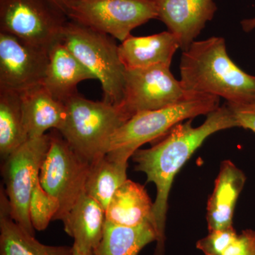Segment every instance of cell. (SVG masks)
Wrapping results in <instances>:
<instances>
[{
    "mask_svg": "<svg viewBox=\"0 0 255 255\" xmlns=\"http://www.w3.org/2000/svg\"><path fill=\"white\" fill-rule=\"evenodd\" d=\"M48 50L0 31V89L22 93L43 85Z\"/></svg>",
    "mask_w": 255,
    "mask_h": 255,
    "instance_id": "8fae6325",
    "label": "cell"
},
{
    "mask_svg": "<svg viewBox=\"0 0 255 255\" xmlns=\"http://www.w3.org/2000/svg\"><path fill=\"white\" fill-rule=\"evenodd\" d=\"M246 181L243 171L231 160L221 163L214 191L207 203L209 232L233 226L235 209Z\"/></svg>",
    "mask_w": 255,
    "mask_h": 255,
    "instance_id": "9a60e30c",
    "label": "cell"
},
{
    "mask_svg": "<svg viewBox=\"0 0 255 255\" xmlns=\"http://www.w3.org/2000/svg\"><path fill=\"white\" fill-rule=\"evenodd\" d=\"M20 94L28 138L43 136L48 130L61 129L66 118V107L46 87L41 85Z\"/></svg>",
    "mask_w": 255,
    "mask_h": 255,
    "instance_id": "2e32d148",
    "label": "cell"
},
{
    "mask_svg": "<svg viewBox=\"0 0 255 255\" xmlns=\"http://www.w3.org/2000/svg\"><path fill=\"white\" fill-rule=\"evenodd\" d=\"M66 118L59 130L78 155L92 163L105 155L110 137L128 118L120 107L76 94L65 102Z\"/></svg>",
    "mask_w": 255,
    "mask_h": 255,
    "instance_id": "277c9868",
    "label": "cell"
},
{
    "mask_svg": "<svg viewBox=\"0 0 255 255\" xmlns=\"http://www.w3.org/2000/svg\"><path fill=\"white\" fill-rule=\"evenodd\" d=\"M62 221L65 233L74 239L73 246L93 252L103 236L105 210L85 191Z\"/></svg>",
    "mask_w": 255,
    "mask_h": 255,
    "instance_id": "e0dca14e",
    "label": "cell"
},
{
    "mask_svg": "<svg viewBox=\"0 0 255 255\" xmlns=\"http://www.w3.org/2000/svg\"><path fill=\"white\" fill-rule=\"evenodd\" d=\"M128 162L116 160L106 154L90 165L85 191L98 201L105 211L116 191L128 179Z\"/></svg>",
    "mask_w": 255,
    "mask_h": 255,
    "instance_id": "44dd1931",
    "label": "cell"
},
{
    "mask_svg": "<svg viewBox=\"0 0 255 255\" xmlns=\"http://www.w3.org/2000/svg\"><path fill=\"white\" fill-rule=\"evenodd\" d=\"M180 48L176 36L169 31L147 36H129L119 46L121 60L127 70L163 65L170 67Z\"/></svg>",
    "mask_w": 255,
    "mask_h": 255,
    "instance_id": "5bb4252c",
    "label": "cell"
},
{
    "mask_svg": "<svg viewBox=\"0 0 255 255\" xmlns=\"http://www.w3.org/2000/svg\"><path fill=\"white\" fill-rule=\"evenodd\" d=\"M219 104L220 97L195 95L165 108L135 114L114 132L105 154L116 160L128 162L144 144L164 136L186 119L208 115L219 108Z\"/></svg>",
    "mask_w": 255,
    "mask_h": 255,
    "instance_id": "3957f363",
    "label": "cell"
},
{
    "mask_svg": "<svg viewBox=\"0 0 255 255\" xmlns=\"http://www.w3.org/2000/svg\"><path fill=\"white\" fill-rule=\"evenodd\" d=\"M50 1L56 4L67 14L69 8L76 0H50Z\"/></svg>",
    "mask_w": 255,
    "mask_h": 255,
    "instance_id": "4316f807",
    "label": "cell"
},
{
    "mask_svg": "<svg viewBox=\"0 0 255 255\" xmlns=\"http://www.w3.org/2000/svg\"><path fill=\"white\" fill-rule=\"evenodd\" d=\"M237 127L228 104L210 112L198 127L192 120L174 126L160 142L150 148L138 149L132 155L135 170L147 176V182L155 184L157 194L153 203L152 220L157 236L154 255H164L165 223L172 184L178 172L210 135Z\"/></svg>",
    "mask_w": 255,
    "mask_h": 255,
    "instance_id": "6da1fadb",
    "label": "cell"
},
{
    "mask_svg": "<svg viewBox=\"0 0 255 255\" xmlns=\"http://www.w3.org/2000/svg\"><path fill=\"white\" fill-rule=\"evenodd\" d=\"M238 234L233 226L209 232L196 243V248L205 255H223L234 243Z\"/></svg>",
    "mask_w": 255,
    "mask_h": 255,
    "instance_id": "cb8c5ba5",
    "label": "cell"
},
{
    "mask_svg": "<svg viewBox=\"0 0 255 255\" xmlns=\"http://www.w3.org/2000/svg\"><path fill=\"white\" fill-rule=\"evenodd\" d=\"M153 203L143 186L127 179L117 189L106 209V221L134 227L152 220Z\"/></svg>",
    "mask_w": 255,
    "mask_h": 255,
    "instance_id": "d6986e66",
    "label": "cell"
},
{
    "mask_svg": "<svg viewBox=\"0 0 255 255\" xmlns=\"http://www.w3.org/2000/svg\"><path fill=\"white\" fill-rule=\"evenodd\" d=\"M69 19L124 41L132 30L157 18L154 0H76Z\"/></svg>",
    "mask_w": 255,
    "mask_h": 255,
    "instance_id": "9c48e42d",
    "label": "cell"
},
{
    "mask_svg": "<svg viewBox=\"0 0 255 255\" xmlns=\"http://www.w3.org/2000/svg\"><path fill=\"white\" fill-rule=\"evenodd\" d=\"M223 255H255V231H243Z\"/></svg>",
    "mask_w": 255,
    "mask_h": 255,
    "instance_id": "d4e9b609",
    "label": "cell"
},
{
    "mask_svg": "<svg viewBox=\"0 0 255 255\" xmlns=\"http://www.w3.org/2000/svg\"><path fill=\"white\" fill-rule=\"evenodd\" d=\"M59 209L58 201L42 187L38 178L29 204L30 220L34 229L38 231L46 229L50 221H54Z\"/></svg>",
    "mask_w": 255,
    "mask_h": 255,
    "instance_id": "603a6c76",
    "label": "cell"
},
{
    "mask_svg": "<svg viewBox=\"0 0 255 255\" xmlns=\"http://www.w3.org/2000/svg\"><path fill=\"white\" fill-rule=\"evenodd\" d=\"M0 255H73V247L46 246L25 231L11 217L7 197L1 187Z\"/></svg>",
    "mask_w": 255,
    "mask_h": 255,
    "instance_id": "ac0fdd59",
    "label": "cell"
},
{
    "mask_svg": "<svg viewBox=\"0 0 255 255\" xmlns=\"http://www.w3.org/2000/svg\"><path fill=\"white\" fill-rule=\"evenodd\" d=\"M157 18L176 36L180 48L187 49L217 11L214 0H154Z\"/></svg>",
    "mask_w": 255,
    "mask_h": 255,
    "instance_id": "7c38bea8",
    "label": "cell"
},
{
    "mask_svg": "<svg viewBox=\"0 0 255 255\" xmlns=\"http://www.w3.org/2000/svg\"><path fill=\"white\" fill-rule=\"evenodd\" d=\"M179 71L190 93L222 97L231 105H255V76L231 60L221 37L193 42L183 50Z\"/></svg>",
    "mask_w": 255,
    "mask_h": 255,
    "instance_id": "7a4b0ae2",
    "label": "cell"
},
{
    "mask_svg": "<svg viewBox=\"0 0 255 255\" xmlns=\"http://www.w3.org/2000/svg\"><path fill=\"white\" fill-rule=\"evenodd\" d=\"M241 26L243 31L249 33L255 29V17L246 18L241 21Z\"/></svg>",
    "mask_w": 255,
    "mask_h": 255,
    "instance_id": "83f0119b",
    "label": "cell"
},
{
    "mask_svg": "<svg viewBox=\"0 0 255 255\" xmlns=\"http://www.w3.org/2000/svg\"><path fill=\"white\" fill-rule=\"evenodd\" d=\"M195 95L186 91L169 67L127 70L124 100L119 107L129 119L140 112L165 108Z\"/></svg>",
    "mask_w": 255,
    "mask_h": 255,
    "instance_id": "30bf717a",
    "label": "cell"
},
{
    "mask_svg": "<svg viewBox=\"0 0 255 255\" xmlns=\"http://www.w3.org/2000/svg\"><path fill=\"white\" fill-rule=\"evenodd\" d=\"M50 147L39 173L42 187L58 201L54 221L62 220L85 192L91 164L69 145L59 130L50 132Z\"/></svg>",
    "mask_w": 255,
    "mask_h": 255,
    "instance_id": "8992f818",
    "label": "cell"
},
{
    "mask_svg": "<svg viewBox=\"0 0 255 255\" xmlns=\"http://www.w3.org/2000/svg\"><path fill=\"white\" fill-rule=\"evenodd\" d=\"M228 105L232 112L237 127L251 130L255 133V105Z\"/></svg>",
    "mask_w": 255,
    "mask_h": 255,
    "instance_id": "484cf974",
    "label": "cell"
},
{
    "mask_svg": "<svg viewBox=\"0 0 255 255\" xmlns=\"http://www.w3.org/2000/svg\"><path fill=\"white\" fill-rule=\"evenodd\" d=\"M73 255H93V252L80 249L78 247L73 246Z\"/></svg>",
    "mask_w": 255,
    "mask_h": 255,
    "instance_id": "f1b7e54d",
    "label": "cell"
},
{
    "mask_svg": "<svg viewBox=\"0 0 255 255\" xmlns=\"http://www.w3.org/2000/svg\"><path fill=\"white\" fill-rule=\"evenodd\" d=\"M69 18L50 0H0V31L49 50Z\"/></svg>",
    "mask_w": 255,
    "mask_h": 255,
    "instance_id": "ba28073f",
    "label": "cell"
},
{
    "mask_svg": "<svg viewBox=\"0 0 255 255\" xmlns=\"http://www.w3.org/2000/svg\"><path fill=\"white\" fill-rule=\"evenodd\" d=\"M49 133L28 139L4 159L2 174L10 214L25 231L34 236L29 216L33 188L50 147Z\"/></svg>",
    "mask_w": 255,
    "mask_h": 255,
    "instance_id": "52a82bcc",
    "label": "cell"
},
{
    "mask_svg": "<svg viewBox=\"0 0 255 255\" xmlns=\"http://www.w3.org/2000/svg\"><path fill=\"white\" fill-rule=\"evenodd\" d=\"M28 139L21 94L0 89V155L3 160Z\"/></svg>",
    "mask_w": 255,
    "mask_h": 255,
    "instance_id": "7402d4cb",
    "label": "cell"
},
{
    "mask_svg": "<svg viewBox=\"0 0 255 255\" xmlns=\"http://www.w3.org/2000/svg\"><path fill=\"white\" fill-rule=\"evenodd\" d=\"M156 239L155 230L150 222L128 227L106 221L103 236L93 255H137Z\"/></svg>",
    "mask_w": 255,
    "mask_h": 255,
    "instance_id": "ffe728a7",
    "label": "cell"
},
{
    "mask_svg": "<svg viewBox=\"0 0 255 255\" xmlns=\"http://www.w3.org/2000/svg\"><path fill=\"white\" fill-rule=\"evenodd\" d=\"M87 80L96 79L61 40L50 47L43 85L53 97L65 103L78 93L79 84Z\"/></svg>",
    "mask_w": 255,
    "mask_h": 255,
    "instance_id": "4fadbf2b",
    "label": "cell"
},
{
    "mask_svg": "<svg viewBox=\"0 0 255 255\" xmlns=\"http://www.w3.org/2000/svg\"><path fill=\"white\" fill-rule=\"evenodd\" d=\"M60 40L100 82L103 101L117 107L122 105L127 69L113 38L69 19Z\"/></svg>",
    "mask_w": 255,
    "mask_h": 255,
    "instance_id": "5b68a950",
    "label": "cell"
}]
</instances>
